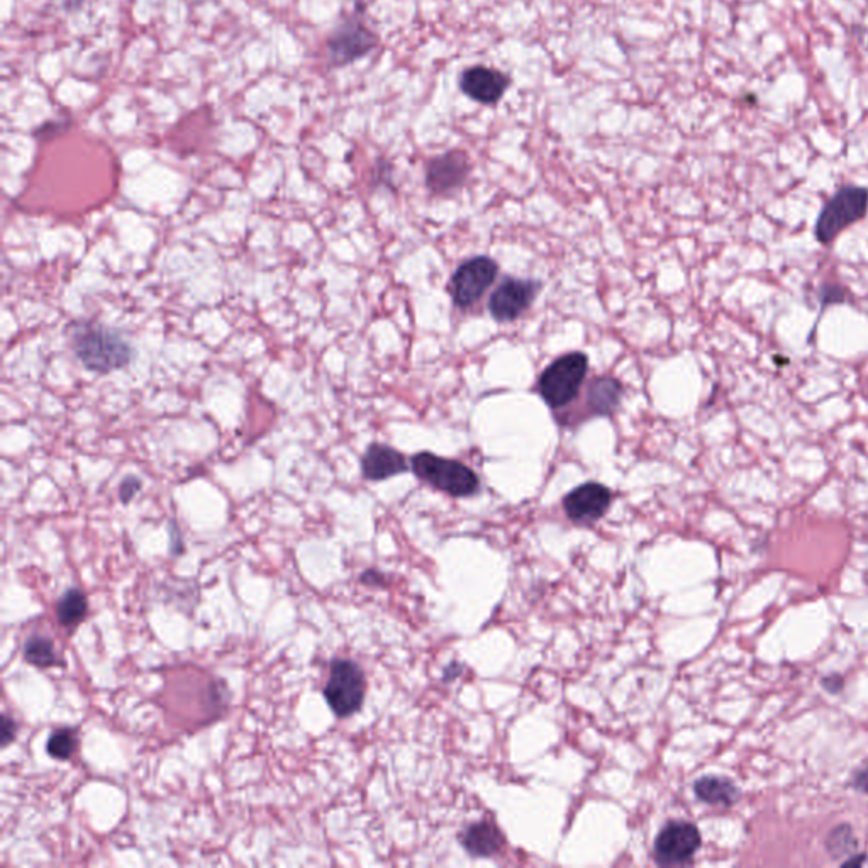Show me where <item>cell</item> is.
I'll use <instances>...</instances> for the list:
<instances>
[{"mask_svg": "<svg viewBox=\"0 0 868 868\" xmlns=\"http://www.w3.org/2000/svg\"><path fill=\"white\" fill-rule=\"evenodd\" d=\"M73 355L89 372L111 373L128 367L134 351L123 334L97 323H77L70 331Z\"/></svg>", "mask_w": 868, "mask_h": 868, "instance_id": "6da1fadb", "label": "cell"}, {"mask_svg": "<svg viewBox=\"0 0 868 868\" xmlns=\"http://www.w3.org/2000/svg\"><path fill=\"white\" fill-rule=\"evenodd\" d=\"M589 372V358L582 351H572L558 357L543 370L538 379V392L553 411L570 406L579 396Z\"/></svg>", "mask_w": 868, "mask_h": 868, "instance_id": "7a4b0ae2", "label": "cell"}, {"mask_svg": "<svg viewBox=\"0 0 868 868\" xmlns=\"http://www.w3.org/2000/svg\"><path fill=\"white\" fill-rule=\"evenodd\" d=\"M411 470L419 480L451 497H470L480 490L479 475L458 460L421 451L411 458Z\"/></svg>", "mask_w": 868, "mask_h": 868, "instance_id": "3957f363", "label": "cell"}, {"mask_svg": "<svg viewBox=\"0 0 868 868\" xmlns=\"http://www.w3.org/2000/svg\"><path fill=\"white\" fill-rule=\"evenodd\" d=\"M867 214L868 189L857 185L841 187L831 195L819 212L814 228L816 240L821 245H830L845 229L865 219Z\"/></svg>", "mask_w": 868, "mask_h": 868, "instance_id": "277c9868", "label": "cell"}, {"mask_svg": "<svg viewBox=\"0 0 868 868\" xmlns=\"http://www.w3.org/2000/svg\"><path fill=\"white\" fill-rule=\"evenodd\" d=\"M367 680L362 668L346 658H334L329 679L324 685V699L338 718H350L362 709Z\"/></svg>", "mask_w": 868, "mask_h": 868, "instance_id": "5b68a950", "label": "cell"}, {"mask_svg": "<svg viewBox=\"0 0 868 868\" xmlns=\"http://www.w3.org/2000/svg\"><path fill=\"white\" fill-rule=\"evenodd\" d=\"M701 831L689 821H670L658 833L653 860L662 867H677L692 862L701 848Z\"/></svg>", "mask_w": 868, "mask_h": 868, "instance_id": "8992f818", "label": "cell"}, {"mask_svg": "<svg viewBox=\"0 0 868 868\" xmlns=\"http://www.w3.org/2000/svg\"><path fill=\"white\" fill-rule=\"evenodd\" d=\"M499 273L497 265L489 256H475L463 262L451 277L450 292L455 306L467 309L494 285Z\"/></svg>", "mask_w": 868, "mask_h": 868, "instance_id": "52a82bcc", "label": "cell"}, {"mask_svg": "<svg viewBox=\"0 0 868 868\" xmlns=\"http://www.w3.org/2000/svg\"><path fill=\"white\" fill-rule=\"evenodd\" d=\"M540 284L535 280L506 277L489 299L490 316L497 323H511L521 318L535 302Z\"/></svg>", "mask_w": 868, "mask_h": 868, "instance_id": "ba28073f", "label": "cell"}, {"mask_svg": "<svg viewBox=\"0 0 868 868\" xmlns=\"http://www.w3.org/2000/svg\"><path fill=\"white\" fill-rule=\"evenodd\" d=\"M613 502V494L606 485L587 482L570 490L563 499V509L570 521L577 524H594L606 516Z\"/></svg>", "mask_w": 868, "mask_h": 868, "instance_id": "9c48e42d", "label": "cell"}, {"mask_svg": "<svg viewBox=\"0 0 868 868\" xmlns=\"http://www.w3.org/2000/svg\"><path fill=\"white\" fill-rule=\"evenodd\" d=\"M377 45V38L358 19H350L334 31L328 41L329 58L336 67L353 63Z\"/></svg>", "mask_w": 868, "mask_h": 868, "instance_id": "30bf717a", "label": "cell"}, {"mask_svg": "<svg viewBox=\"0 0 868 868\" xmlns=\"http://www.w3.org/2000/svg\"><path fill=\"white\" fill-rule=\"evenodd\" d=\"M468 173V156L463 151H448L429 160L426 165V185L433 194L450 195L465 185Z\"/></svg>", "mask_w": 868, "mask_h": 868, "instance_id": "8fae6325", "label": "cell"}, {"mask_svg": "<svg viewBox=\"0 0 868 868\" xmlns=\"http://www.w3.org/2000/svg\"><path fill=\"white\" fill-rule=\"evenodd\" d=\"M462 90L473 101L492 106L501 101L509 87V78L499 70L487 67L468 68L460 80Z\"/></svg>", "mask_w": 868, "mask_h": 868, "instance_id": "7c38bea8", "label": "cell"}, {"mask_svg": "<svg viewBox=\"0 0 868 868\" xmlns=\"http://www.w3.org/2000/svg\"><path fill=\"white\" fill-rule=\"evenodd\" d=\"M409 470L407 460L401 451L392 446L372 443L362 457V473L370 482H382Z\"/></svg>", "mask_w": 868, "mask_h": 868, "instance_id": "4fadbf2b", "label": "cell"}, {"mask_svg": "<svg viewBox=\"0 0 868 868\" xmlns=\"http://www.w3.org/2000/svg\"><path fill=\"white\" fill-rule=\"evenodd\" d=\"M623 399V385L614 377H596L585 387V416L589 418H604L613 416L618 411Z\"/></svg>", "mask_w": 868, "mask_h": 868, "instance_id": "5bb4252c", "label": "cell"}, {"mask_svg": "<svg viewBox=\"0 0 868 868\" xmlns=\"http://www.w3.org/2000/svg\"><path fill=\"white\" fill-rule=\"evenodd\" d=\"M463 850L475 858L496 857L506 846V836L497 828L496 824L479 821L470 824L458 836Z\"/></svg>", "mask_w": 868, "mask_h": 868, "instance_id": "9a60e30c", "label": "cell"}, {"mask_svg": "<svg viewBox=\"0 0 868 868\" xmlns=\"http://www.w3.org/2000/svg\"><path fill=\"white\" fill-rule=\"evenodd\" d=\"M694 794L704 804L718 807H733L741 799V791L733 780L716 775H707L696 780Z\"/></svg>", "mask_w": 868, "mask_h": 868, "instance_id": "2e32d148", "label": "cell"}, {"mask_svg": "<svg viewBox=\"0 0 868 868\" xmlns=\"http://www.w3.org/2000/svg\"><path fill=\"white\" fill-rule=\"evenodd\" d=\"M87 613H89V602L82 590L68 589L56 604V618L65 628L78 626L84 621Z\"/></svg>", "mask_w": 868, "mask_h": 868, "instance_id": "e0dca14e", "label": "cell"}, {"mask_svg": "<svg viewBox=\"0 0 868 868\" xmlns=\"http://www.w3.org/2000/svg\"><path fill=\"white\" fill-rule=\"evenodd\" d=\"M24 658L34 667L50 668L58 663L55 646L45 636L34 635L24 643Z\"/></svg>", "mask_w": 868, "mask_h": 868, "instance_id": "ac0fdd59", "label": "cell"}, {"mask_svg": "<svg viewBox=\"0 0 868 868\" xmlns=\"http://www.w3.org/2000/svg\"><path fill=\"white\" fill-rule=\"evenodd\" d=\"M78 748V735L75 728H58L51 733L46 741V752L51 758L67 762L75 755Z\"/></svg>", "mask_w": 868, "mask_h": 868, "instance_id": "d6986e66", "label": "cell"}, {"mask_svg": "<svg viewBox=\"0 0 868 868\" xmlns=\"http://www.w3.org/2000/svg\"><path fill=\"white\" fill-rule=\"evenodd\" d=\"M855 848H857V840L853 836L850 824L836 826L835 830L831 831L830 836H828V840H826V850L830 852L833 858L845 857L848 853H852Z\"/></svg>", "mask_w": 868, "mask_h": 868, "instance_id": "ffe728a7", "label": "cell"}, {"mask_svg": "<svg viewBox=\"0 0 868 868\" xmlns=\"http://www.w3.org/2000/svg\"><path fill=\"white\" fill-rule=\"evenodd\" d=\"M819 302H821V306L828 307L833 306V304H843V302L848 301V290L840 284H828L821 285V289H819Z\"/></svg>", "mask_w": 868, "mask_h": 868, "instance_id": "44dd1931", "label": "cell"}, {"mask_svg": "<svg viewBox=\"0 0 868 868\" xmlns=\"http://www.w3.org/2000/svg\"><path fill=\"white\" fill-rule=\"evenodd\" d=\"M141 487H143V482L141 479H138L136 475H128L126 479L121 482L119 485V499L123 504H129V502L133 501L136 494L140 492Z\"/></svg>", "mask_w": 868, "mask_h": 868, "instance_id": "7402d4cb", "label": "cell"}, {"mask_svg": "<svg viewBox=\"0 0 868 868\" xmlns=\"http://www.w3.org/2000/svg\"><path fill=\"white\" fill-rule=\"evenodd\" d=\"M850 785H852L855 791L862 792V794H868V762L863 763L862 767L857 768V770L853 772Z\"/></svg>", "mask_w": 868, "mask_h": 868, "instance_id": "603a6c76", "label": "cell"}, {"mask_svg": "<svg viewBox=\"0 0 868 868\" xmlns=\"http://www.w3.org/2000/svg\"><path fill=\"white\" fill-rule=\"evenodd\" d=\"M0 733H2V746H9V743L14 741L17 735V724L14 719L9 718L7 714L2 716V726H0Z\"/></svg>", "mask_w": 868, "mask_h": 868, "instance_id": "cb8c5ba5", "label": "cell"}, {"mask_svg": "<svg viewBox=\"0 0 868 868\" xmlns=\"http://www.w3.org/2000/svg\"><path fill=\"white\" fill-rule=\"evenodd\" d=\"M821 684H823L824 689L831 692V694H838L843 690V685H845V680L840 675H830V677H824L821 680Z\"/></svg>", "mask_w": 868, "mask_h": 868, "instance_id": "d4e9b609", "label": "cell"}, {"mask_svg": "<svg viewBox=\"0 0 868 868\" xmlns=\"http://www.w3.org/2000/svg\"><path fill=\"white\" fill-rule=\"evenodd\" d=\"M463 674V665L458 662H451L446 665L445 670H443V682H451V680L458 679L460 675Z\"/></svg>", "mask_w": 868, "mask_h": 868, "instance_id": "484cf974", "label": "cell"}, {"mask_svg": "<svg viewBox=\"0 0 868 868\" xmlns=\"http://www.w3.org/2000/svg\"><path fill=\"white\" fill-rule=\"evenodd\" d=\"M360 580H362L365 585H382L385 582V577L380 574V572H377V570L370 568L367 572H363Z\"/></svg>", "mask_w": 868, "mask_h": 868, "instance_id": "4316f807", "label": "cell"}, {"mask_svg": "<svg viewBox=\"0 0 868 868\" xmlns=\"http://www.w3.org/2000/svg\"><path fill=\"white\" fill-rule=\"evenodd\" d=\"M863 862H865V855H863V853H860V855H850V858H848L846 862H843V867H850V865L858 867V865H862Z\"/></svg>", "mask_w": 868, "mask_h": 868, "instance_id": "83f0119b", "label": "cell"}]
</instances>
